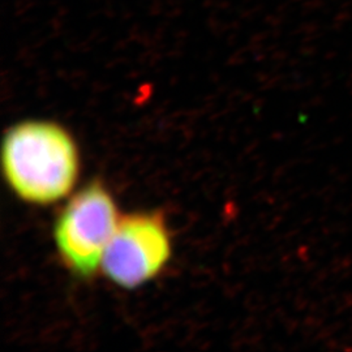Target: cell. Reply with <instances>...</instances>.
Returning <instances> with one entry per match:
<instances>
[{
	"mask_svg": "<svg viewBox=\"0 0 352 352\" xmlns=\"http://www.w3.org/2000/svg\"><path fill=\"white\" fill-rule=\"evenodd\" d=\"M1 153L6 179L24 201L56 202L75 186L78 153L63 126L37 120L19 123L7 132Z\"/></svg>",
	"mask_w": 352,
	"mask_h": 352,
	"instance_id": "1",
	"label": "cell"
},
{
	"mask_svg": "<svg viewBox=\"0 0 352 352\" xmlns=\"http://www.w3.org/2000/svg\"><path fill=\"white\" fill-rule=\"evenodd\" d=\"M118 222L115 202L101 183L81 189L55 225V243L64 264L80 277H91L102 266Z\"/></svg>",
	"mask_w": 352,
	"mask_h": 352,
	"instance_id": "2",
	"label": "cell"
},
{
	"mask_svg": "<svg viewBox=\"0 0 352 352\" xmlns=\"http://www.w3.org/2000/svg\"><path fill=\"white\" fill-rule=\"evenodd\" d=\"M170 253L171 243L162 217L132 214L119 219L103 254L102 269L116 285L135 289L164 269Z\"/></svg>",
	"mask_w": 352,
	"mask_h": 352,
	"instance_id": "3",
	"label": "cell"
}]
</instances>
